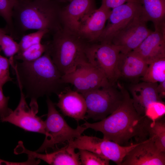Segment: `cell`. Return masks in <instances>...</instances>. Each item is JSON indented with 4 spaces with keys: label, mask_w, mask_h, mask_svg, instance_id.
Returning <instances> with one entry per match:
<instances>
[{
    "label": "cell",
    "mask_w": 165,
    "mask_h": 165,
    "mask_svg": "<svg viewBox=\"0 0 165 165\" xmlns=\"http://www.w3.org/2000/svg\"><path fill=\"white\" fill-rule=\"evenodd\" d=\"M48 113L45 124V138L40 147L35 152H42L58 144L68 143L79 137L87 128L78 126L75 129L71 127L56 109L55 105L47 96Z\"/></svg>",
    "instance_id": "5b68a950"
},
{
    "label": "cell",
    "mask_w": 165,
    "mask_h": 165,
    "mask_svg": "<svg viewBox=\"0 0 165 165\" xmlns=\"http://www.w3.org/2000/svg\"><path fill=\"white\" fill-rule=\"evenodd\" d=\"M61 9L60 21L63 28L77 34L80 21L88 13L95 9L94 0H69Z\"/></svg>",
    "instance_id": "2e32d148"
},
{
    "label": "cell",
    "mask_w": 165,
    "mask_h": 165,
    "mask_svg": "<svg viewBox=\"0 0 165 165\" xmlns=\"http://www.w3.org/2000/svg\"><path fill=\"white\" fill-rule=\"evenodd\" d=\"M9 97H6L0 89V119L9 116L13 111L8 106Z\"/></svg>",
    "instance_id": "4dcf8cb0"
},
{
    "label": "cell",
    "mask_w": 165,
    "mask_h": 165,
    "mask_svg": "<svg viewBox=\"0 0 165 165\" xmlns=\"http://www.w3.org/2000/svg\"><path fill=\"white\" fill-rule=\"evenodd\" d=\"M147 23L141 14L137 16L115 35L111 43L118 46L122 53L134 50L152 31Z\"/></svg>",
    "instance_id": "8fae6325"
},
{
    "label": "cell",
    "mask_w": 165,
    "mask_h": 165,
    "mask_svg": "<svg viewBox=\"0 0 165 165\" xmlns=\"http://www.w3.org/2000/svg\"><path fill=\"white\" fill-rule=\"evenodd\" d=\"M49 32L46 30H38L23 36L18 43L19 49L17 53L23 52L34 45L41 43L43 37Z\"/></svg>",
    "instance_id": "4316f807"
},
{
    "label": "cell",
    "mask_w": 165,
    "mask_h": 165,
    "mask_svg": "<svg viewBox=\"0 0 165 165\" xmlns=\"http://www.w3.org/2000/svg\"><path fill=\"white\" fill-rule=\"evenodd\" d=\"M165 104L163 101H156L149 104L146 107L145 116L154 122L164 116Z\"/></svg>",
    "instance_id": "f1b7e54d"
},
{
    "label": "cell",
    "mask_w": 165,
    "mask_h": 165,
    "mask_svg": "<svg viewBox=\"0 0 165 165\" xmlns=\"http://www.w3.org/2000/svg\"><path fill=\"white\" fill-rule=\"evenodd\" d=\"M79 158L81 165H108L110 160L100 155L90 151L79 149Z\"/></svg>",
    "instance_id": "83f0119b"
},
{
    "label": "cell",
    "mask_w": 165,
    "mask_h": 165,
    "mask_svg": "<svg viewBox=\"0 0 165 165\" xmlns=\"http://www.w3.org/2000/svg\"><path fill=\"white\" fill-rule=\"evenodd\" d=\"M117 86V88L110 84L82 94L87 108L85 118L100 121L117 108L123 98L122 91Z\"/></svg>",
    "instance_id": "8992f818"
},
{
    "label": "cell",
    "mask_w": 165,
    "mask_h": 165,
    "mask_svg": "<svg viewBox=\"0 0 165 165\" xmlns=\"http://www.w3.org/2000/svg\"><path fill=\"white\" fill-rule=\"evenodd\" d=\"M141 79L143 81L152 83L165 81V57L157 60L149 64Z\"/></svg>",
    "instance_id": "603a6c76"
},
{
    "label": "cell",
    "mask_w": 165,
    "mask_h": 165,
    "mask_svg": "<svg viewBox=\"0 0 165 165\" xmlns=\"http://www.w3.org/2000/svg\"></svg>",
    "instance_id": "e575fe53"
},
{
    "label": "cell",
    "mask_w": 165,
    "mask_h": 165,
    "mask_svg": "<svg viewBox=\"0 0 165 165\" xmlns=\"http://www.w3.org/2000/svg\"><path fill=\"white\" fill-rule=\"evenodd\" d=\"M62 79L64 83L73 85L75 90L81 94L112 84L101 71L89 62L79 65L70 73L63 75Z\"/></svg>",
    "instance_id": "ba28073f"
},
{
    "label": "cell",
    "mask_w": 165,
    "mask_h": 165,
    "mask_svg": "<svg viewBox=\"0 0 165 165\" xmlns=\"http://www.w3.org/2000/svg\"><path fill=\"white\" fill-rule=\"evenodd\" d=\"M75 149L68 143L65 146L53 152L41 154L26 148L20 144L16 149L17 154L25 153L36 159L42 160L51 165H81L79 152L76 153Z\"/></svg>",
    "instance_id": "9a60e30c"
},
{
    "label": "cell",
    "mask_w": 165,
    "mask_h": 165,
    "mask_svg": "<svg viewBox=\"0 0 165 165\" xmlns=\"http://www.w3.org/2000/svg\"><path fill=\"white\" fill-rule=\"evenodd\" d=\"M89 43L76 33L63 28L55 32L51 42L46 45V51L63 75L89 62L86 54Z\"/></svg>",
    "instance_id": "277c9868"
},
{
    "label": "cell",
    "mask_w": 165,
    "mask_h": 165,
    "mask_svg": "<svg viewBox=\"0 0 165 165\" xmlns=\"http://www.w3.org/2000/svg\"><path fill=\"white\" fill-rule=\"evenodd\" d=\"M20 90V98L18 106L9 116L0 120L2 122H9L25 131L45 135L44 121L36 115L38 112L37 101H31L29 107L24 94Z\"/></svg>",
    "instance_id": "9c48e42d"
},
{
    "label": "cell",
    "mask_w": 165,
    "mask_h": 165,
    "mask_svg": "<svg viewBox=\"0 0 165 165\" xmlns=\"http://www.w3.org/2000/svg\"><path fill=\"white\" fill-rule=\"evenodd\" d=\"M18 0H0V16L6 21L11 35L14 37L16 33L13 20V9Z\"/></svg>",
    "instance_id": "cb8c5ba5"
},
{
    "label": "cell",
    "mask_w": 165,
    "mask_h": 165,
    "mask_svg": "<svg viewBox=\"0 0 165 165\" xmlns=\"http://www.w3.org/2000/svg\"><path fill=\"white\" fill-rule=\"evenodd\" d=\"M111 10L101 5L85 15L81 20L77 34L88 43H97Z\"/></svg>",
    "instance_id": "7c38bea8"
},
{
    "label": "cell",
    "mask_w": 165,
    "mask_h": 165,
    "mask_svg": "<svg viewBox=\"0 0 165 165\" xmlns=\"http://www.w3.org/2000/svg\"><path fill=\"white\" fill-rule=\"evenodd\" d=\"M0 46L5 54L10 58L13 57L19 49V44L11 35L7 34L6 30L0 28Z\"/></svg>",
    "instance_id": "d4e9b609"
},
{
    "label": "cell",
    "mask_w": 165,
    "mask_h": 165,
    "mask_svg": "<svg viewBox=\"0 0 165 165\" xmlns=\"http://www.w3.org/2000/svg\"><path fill=\"white\" fill-rule=\"evenodd\" d=\"M148 65L133 50L126 53L120 52L119 54L118 68L121 77L129 79L141 77Z\"/></svg>",
    "instance_id": "d6986e66"
},
{
    "label": "cell",
    "mask_w": 165,
    "mask_h": 165,
    "mask_svg": "<svg viewBox=\"0 0 165 165\" xmlns=\"http://www.w3.org/2000/svg\"><path fill=\"white\" fill-rule=\"evenodd\" d=\"M46 49V45L41 43L33 46L23 52L17 53L13 58L16 61H32L41 57Z\"/></svg>",
    "instance_id": "484cf974"
},
{
    "label": "cell",
    "mask_w": 165,
    "mask_h": 165,
    "mask_svg": "<svg viewBox=\"0 0 165 165\" xmlns=\"http://www.w3.org/2000/svg\"><path fill=\"white\" fill-rule=\"evenodd\" d=\"M136 49L133 50L148 65L165 57V25L155 28Z\"/></svg>",
    "instance_id": "5bb4252c"
},
{
    "label": "cell",
    "mask_w": 165,
    "mask_h": 165,
    "mask_svg": "<svg viewBox=\"0 0 165 165\" xmlns=\"http://www.w3.org/2000/svg\"><path fill=\"white\" fill-rule=\"evenodd\" d=\"M120 53L119 48L112 43H89L86 51L89 63L101 71L112 85L121 77L118 68Z\"/></svg>",
    "instance_id": "52a82bcc"
},
{
    "label": "cell",
    "mask_w": 165,
    "mask_h": 165,
    "mask_svg": "<svg viewBox=\"0 0 165 165\" xmlns=\"http://www.w3.org/2000/svg\"><path fill=\"white\" fill-rule=\"evenodd\" d=\"M10 65L9 59L0 55V89L2 90L3 87L6 83L13 81L9 74Z\"/></svg>",
    "instance_id": "f546056e"
},
{
    "label": "cell",
    "mask_w": 165,
    "mask_h": 165,
    "mask_svg": "<svg viewBox=\"0 0 165 165\" xmlns=\"http://www.w3.org/2000/svg\"><path fill=\"white\" fill-rule=\"evenodd\" d=\"M139 143L124 146L112 141L100 138L97 144L98 154L116 164L121 165L125 157Z\"/></svg>",
    "instance_id": "ffe728a7"
},
{
    "label": "cell",
    "mask_w": 165,
    "mask_h": 165,
    "mask_svg": "<svg viewBox=\"0 0 165 165\" xmlns=\"http://www.w3.org/2000/svg\"><path fill=\"white\" fill-rule=\"evenodd\" d=\"M157 83L146 82L134 84L130 88L134 106L140 115L145 116V109L151 102L163 101L157 91Z\"/></svg>",
    "instance_id": "ac0fdd59"
},
{
    "label": "cell",
    "mask_w": 165,
    "mask_h": 165,
    "mask_svg": "<svg viewBox=\"0 0 165 165\" xmlns=\"http://www.w3.org/2000/svg\"><path fill=\"white\" fill-rule=\"evenodd\" d=\"M157 92L160 97L162 99L165 97V81L160 82L158 84L156 87Z\"/></svg>",
    "instance_id": "d6a6232c"
},
{
    "label": "cell",
    "mask_w": 165,
    "mask_h": 165,
    "mask_svg": "<svg viewBox=\"0 0 165 165\" xmlns=\"http://www.w3.org/2000/svg\"><path fill=\"white\" fill-rule=\"evenodd\" d=\"M57 0L61 2H66V1H69V0Z\"/></svg>",
    "instance_id": "836d02e7"
},
{
    "label": "cell",
    "mask_w": 165,
    "mask_h": 165,
    "mask_svg": "<svg viewBox=\"0 0 165 165\" xmlns=\"http://www.w3.org/2000/svg\"><path fill=\"white\" fill-rule=\"evenodd\" d=\"M130 2L141 3L140 0H102L101 5L111 9L126 3Z\"/></svg>",
    "instance_id": "1f68e13d"
},
{
    "label": "cell",
    "mask_w": 165,
    "mask_h": 165,
    "mask_svg": "<svg viewBox=\"0 0 165 165\" xmlns=\"http://www.w3.org/2000/svg\"><path fill=\"white\" fill-rule=\"evenodd\" d=\"M141 16L146 22L151 21L155 28L165 24V0H140Z\"/></svg>",
    "instance_id": "44dd1931"
},
{
    "label": "cell",
    "mask_w": 165,
    "mask_h": 165,
    "mask_svg": "<svg viewBox=\"0 0 165 165\" xmlns=\"http://www.w3.org/2000/svg\"><path fill=\"white\" fill-rule=\"evenodd\" d=\"M123 98L117 108L112 113L97 122H85L82 125L99 131L103 138L122 145L143 141L148 138V129L151 120L139 115L135 109L132 98L128 91L120 84Z\"/></svg>",
    "instance_id": "6da1fadb"
},
{
    "label": "cell",
    "mask_w": 165,
    "mask_h": 165,
    "mask_svg": "<svg viewBox=\"0 0 165 165\" xmlns=\"http://www.w3.org/2000/svg\"><path fill=\"white\" fill-rule=\"evenodd\" d=\"M148 138L152 139L161 152H165V120L164 116L150 123L148 129Z\"/></svg>",
    "instance_id": "7402d4cb"
},
{
    "label": "cell",
    "mask_w": 165,
    "mask_h": 165,
    "mask_svg": "<svg viewBox=\"0 0 165 165\" xmlns=\"http://www.w3.org/2000/svg\"><path fill=\"white\" fill-rule=\"evenodd\" d=\"M58 101L55 105L63 114L77 122L85 118L87 108L83 95L76 90H64L57 94Z\"/></svg>",
    "instance_id": "e0dca14e"
},
{
    "label": "cell",
    "mask_w": 165,
    "mask_h": 165,
    "mask_svg": "<svg viewBox=\"0 0 165 165\" xmlns=\"http://www.w3.org/2000/svg\"><path fill=\"white\" fill-rule=\"evenodd\" d=\"M19 89L31 101L64 90L62 75L46 51L41 57L31 61L9 59Z\"/></svg>",
    "instance_id": "7a4b0ae2"
},
{
    "label": "cell",
    "mask_w": 165,
    "mask_h": 165,
    "mask_svg": "<svg viewBox=\"0 0 165 165\" xmlns=\"http://www.w3.org/2000/svg\"><path fill=\"white\" fill-rule=\"evenodd\" d=\"M61 10L55 0H18L13 10V20L22 32L31 29L55 32L61 28Z\"/></svg>",
    "instance_id": "3957f363"
},
{
    "label": "cell",
    "mask_w": 165,
    "mask_h": 165,
    "mask_svg": "<svg viewBox=\"0 0 165 165\" xmlns=\"http://www.w3.org/2000/svg\"><path fill=\"white\" fill-rule=\"evenodd\" d=\"M141 13L139 2H128L113 8L97 42L112 43L115 35Z\"/></svg>",
    "instance_id": "30bf717a"
},
{
    "label": "cell",
    "mask_w": 165,
    "mask_h": 165,
    "mask_svg": "<svg viewBox=\"0 0 165 165\" xmlns=\"http://www.w3.org/2000/svg\"><path fill=\"white\" fill-rule=\"evenodd\" d=\"M165 152L160 151L151 138L140 143L124 158L121 165H164Z\"/></svg>",
    "instance_id": "4fadbf2b"
}]
</instances>
